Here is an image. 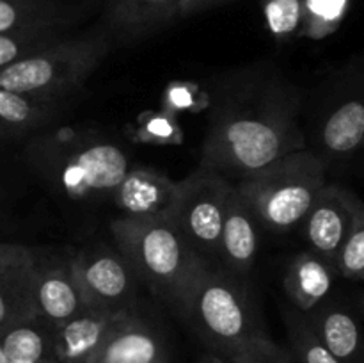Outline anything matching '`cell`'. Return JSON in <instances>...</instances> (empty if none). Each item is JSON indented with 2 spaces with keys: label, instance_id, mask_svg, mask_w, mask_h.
<instances>
[{
  "label": "cell",
  "instance_id": "cell-1",
  "mask_svg": "<svg viewBox=\"0 0 364 363\" xmlns=\"http://www.w3.org/2000/svg\"><path fill=\"white\" fill-rule=\"evenodd\" d=\"M299 103L297 89L281 75L251 70L228 80L215 96L201 166L242 178L306 148Z\"/></svg>",
  "mask_w": 364,
  "mask_h": 363
},
{
  "label": "cell",
  "instance_id": "cell-2",
  "mask_svg": "<svg viewBox=\"0 0 364 363\" xmlns=\"http://www.w3.org/2000/svg\"><path fill=\"white\" fill-rule=\"evenodd\" d=\"M121 256L149 290L178 313L196 278L208 263L188 246L167 217H121L110 224Z\"/></svg>",
  "mask_w": 364,
  "mask_h": 363
},
{
  "label": "cell",
  "instance_id": "cell-3",
  "mask_svg": "<svg viewBox=\"0 0 364 363\" xmlns=\"http://www.w3.org/2000/svg\"><path fill=\"white\" fill-rule=\"evenodd\" d=\"M112 46L107 31L64 36L53 45L0 68V89L43 102H63L84 88Z\"/></svg>",
  "mask_w": 364,
  "mask_h": 363
},
{
  "label": "cell",
  "instance_id": "cell-4",
  "mask_svg": "<svg viewBox=\"0 0 364 363\" xmlns=\"http://www.w3.org/2000/svg\"><path fill=\"white\" fill-rule=\"evenodd\" d=\"M326 185V164L306 148L249 173L235 185L256 223L272 231H288L304 221Z\"/></svg>",
  "mask_w": 364,
  "mask_h": 363
},
{
  "label": "cell",
  "instance_id": "cell-5",
  "mask_svg": "<svg viewBox=\"0 0 364 363\" xmlns=\"http://www.w3.org/2000/svg\"><path fill=\"white\" fill-rule=\"evenodd\" d=\"M31 159L55 189L73 199H103L127 177L121 148L95 135L43 137L31 146Z\"/></svg>",
  "mask_w": 364,
  "mask_h": 363
},
{
  "label": "cell",
  "instance_id": "cell-6",
  "mask_svg": "<svg viewBox=\"0 0 364 363\" xmlns=\"http://www.w3.org/2000/svg\"><path fill=\"white\" fill-rule=\"evenodd\" d=\"M180 317L191 324L210 351L224 356L265 335L237 276L210 267L196 278Z\"/></svg>",
  "mask_w": 364,
  "mask_h": 363
},
{
  "label": "cell",
  "instance_id": "cell-7",
  "mask_svg": "<svg viewBox=\"0 0 364 363\" xmlns=\"http://www.w3.org/2000/svg\"><path fill=\"white\" fill-rule=\"evenodd\" d=\"M230 189L231 184L223 174L203 166L194 174L178 182L176 198L167 219L205 262L217 256L219 251Z\"/></svg>",
  "mask_w": 364,
  "mask_h": 363
},
{
  "label": "cell",
  "instance_id": "cell-8",
  "mask_svg": "<svg viewBox=\"0 0 364 363\" xmlns=\"http://www.w3.org/2000/svg\"><path fill=\"white\" fill-rule=\"evenodd\" d=\"M70 265L89 306L117 312L134 310L137 276L121 253L87 249L77 253Z\"/></svg>",
  "mask_w": 364,
  "mask_h": 363
},
{
  "label": "cell",
  "instance_id": "cell-9",
  "mask_svg": "<svg viewBox=\"0 0 364 363\" xmlns=\"http://www.w3.org/2000/svg\"><path fill=\"white\" fill-rule=\"evenodd\" d=\"M358 198L338 185H323L304 217V231L313 253L336 269L338 253L350 228Z\"/></svg>",
  "mask_w": 364,
  "mask_h": 363
},
{
  "label": "cell",
  "instance_id": "cell-10",
  "mask_svg": "<svg viewBox=\"0 0 364 363\" xmlns=\"http://www.w3.org/2000/svg\"><path fill=\"white\" fill-rule=\"evenodd\" d=\"M130 312V310H127ZM127 312L107 308L84 310L53 330V358L55 363H92L103 344Z\"/></svg>",
  "mask_w": 364,
  "mask_h": 363
},
{
  "label": "cell",
  "instance_id": "cell-11",
  "mask_svg": "<svg viewBox=\"0 0 364 363\" xmlns=\"http://www.w3.org/2000/svg\"><path fill=\"white\" fill-rule=\"evenodd\" d=\"M92 363H169V359L160 331L130 310L117 320Z\"/></svg>",
  "mask_w": 364,
  "mask_h": 363
},
{
  "label": "cell",
  "instance_id": "cell-12",
  "mask_svg": "<svg viewBox=\"0 0 364 363\" xmlns=\"http://www.w3.org/2000/svg\"><path fill=\"white\" fill-rule=\"evenodd\" d=\"M91 308L80 290L70 262L38 269L36 265L34 315L50 327H59Z\"/></svg>",
  "mask_w": 364,
  "mask_h": 363
},
{
  "label": "cell",
  "instance_id": "cell-13",
  "mask_svg": "<svg viewBox=\"0 0 364 363\" xmlns=\"http://www.w3.org/2000/svg\"><path fill=\"white\" fill-rule=\"evenodd\" d=\"M258 251V223L244 199L231 185L224 209L217 256L233 276H247L255 267Z\"/></svg>",
  "mask_w": 364,
  "mask_h": 363
},
{
  "label": "cell",
  "instance_id": "cell-14",
  "mask_svg": "<svg viewBox=\"0 0 364 363\" xmlns=\"http://www.w3.org/2000/svg\"><path fill=\"white\" fill-rule=\"evenodd\" d=\"M178 182L149 167L130 169L114 191L112 198L123 210V217L155 219L167 217L174 198Z\"/></svg>",
  "mask_w": 364,
  "mask_h": 363
},
{
  "label": "cell",
  "instance_id": "cell-15",
  "mask_svg": "<svg viewBox=\"0 0 364 363\" xmlns=\"http://www.w3.org/2000/svg\"><path fill=\"white\" fill-rule=\"evenodd\" d=\"M181 0H110L107 32L119 41H135L181 16Z\"/></svg>",
  "mask_w": 364,
  "mask_h": 363
},
{
  "label": "cell",
  "instance_id": "cell-16",
  "mask_svg": "<svg viewBox=\"0 0 364 363\" xmlns=\"http://www.w3.org/2000/svg\"><path fill=\"white\" fill-rule=\"evenodd\" d=\"M82 9L59 0H0V34L41 28L68 31Z\"/></svg>",
  "mask_w": 364,
  "mask_h": 363
},
{
  "label": "cell",
  "instance_id": "cell-17",
  "mask_svg": "<svg viewBox=\"0 0 364 363\" xmlns=\"http://www.w3.org/2000/svg\"><path fill=\"white\" fill-rule=\"evenodd\" d=\"M334 267L315 253H301L291 260L284 274V290L301 313L318 308L329 295Z\"/></svg>",
  "mask_w": 364,
  "mask_h": 363
},
{
  "label": "cell",
  "instance_id": "cell-18",
  "mask_svg": "<svg viewBox=\"0 0 364 363\" xmlns=\"http://www.w3.org/2000/svg\"><path fill=\"white\" fill-rule=\"evenodd\" d=\"M306 317L313 333L341 363H363V344L358 320L338 306L315 308Z\"/></svg>",
  "mask_w": 364,
  "mask_h": 363
},
{
  "label": "cell",
  "instance_id": "cell-19",
  "mask_svg": "<svg viewBox=\"0 0 364 363\" xmlns=\"http://www.w3.org/2000/svg\"><path fill=\"white\" fill-rule=\"evenodd\" d=\"M34 287L36 262L32 255L0 273V330L36 319Z\"/></svg>",
  "mask_w": 364,
  "mask_h": 363
},
{
  "label": "cell",
  "instance_id": "cell-20",
  "mask_svg": "<svg viewBox=\"0 0 364 363\" xmlns=\"http://www.w3.org/2000/svg\"><path fill=\"white\" fill-rule=\"evenodd\" d=\"M63 102H43L0 89V139L21 137L52 123Z\"/></svg>",
  "mask_w": 364,
  "mask_h": 363
},
{
  "label": "cell",
  "instance_id": "cell-21",
  "mask_svg": "<svg viewBox=\"0 0 364 363\" xmlns=\"http://www.w3.org/2000/svg\"><path fill=\"white\" fill-rule=\"evenodd\" d=\"M2 362H55L53 327L38 319L23 320L0 330Z\"/></svg>",
  "mask_w": 364,
  "mask_h": 363
},
{
  "label": "cell",
  "instance_id": "cell-22",
  "mask_svg": "<svg viewBox=\"0 0 364 363\" xmlns=\"http://www.w3.org/2000/svg\"><path fill=\"white\" fill-rule=\"evenodd\" d=\"M364 137V105L359 98L341 102L326 117L320 132L323 148L333 155H350Z\"/></svg>",
  "mask_w": 364,
  "mask_h": 363
},
{
  "label": "cell",
  "instance_id": "cell-23",
  "mask_svg": "<svg viewBox=\"0 0 364 363\" xmlns=\"http://www.w3.org/2000/svg\"><path fill=\"white\" fill-rule=\"evenodd\" d=\"M352 0H304L301 36L323 39L338 31L350 11Z\"/></svg>",
  "mask_w": 364,
  "mask_h": 363
},
{
  "label": "cell",
  "instance_id": "cell-24",
  "mask_svg": "<svg viewBox=\"0 0 364 363\" xmlns=\"http://www.w3.org/2000/svg\"><path fill=\"white\" fill-rule=\"evenodd\" d=\"M284 324H287L288 338L291 349L301 363H341L336 356L331 354L326 345L313 333L311 326L301 312L287 310L284 312Z\"/></svg>",
  "mask_w": 364,
  "mask_h": 363
},
{
  "label": "cell",
  "instance_id": "cell-25",
  "mask_svg": "<svg viewBox=\"0 0 364 363\" xmlns=\"http://www.w3.org/2000/svg\"><path fill=\"white\" fill-rule=\"evenodd\" d=\"M66 31L59 28H41V31H23L0 34V68L9 66L16 60L25 59L46 46L63 39Z\"/></svg>",
  "mask_w": 364,
  "mask_h": 363
},
{
  "label": "cell",
  "instance_id": "cell-26",
  "mask_svg": "<svg viewBox=\"0 0 364 363\" xmlns=\"http://www.w3.org/2000/svg\"><path fill=\"white\" fill-rule=\"evenodd\" d=\"M336 270L348 280H363L364 274V209L358 199L352 212L350 228L336 260Z\"/></svg>",
  "mask_w": 364,
  "mask_h": 363
},
{
  "label": "cell",
  "instance_id": "cell-27",
  "mask_svg": "<svg viewBox=\"0 0 364 363\" xmlns=\"http://www.w3.org/2000/svg\"><path fill=\"white\" fill-rule=\"evenodd\" d=\"M262 7L267 27L277 41L301 36L304 0H262Z\"/></svg>",
  "mask_w": 364,
  "mask_h": 363
},
{
  "label": "cell",
  "instance_id": "cell-28",
  "mask_svg": "<svg viewBox=\"0 0 364 363\" xmlns=\"http://www.w3.org/2000/svg\"><path fill=\"white\" fill-rule=\"evenodd\" d=\"M238 351L245 356L249 363H294L291 356L279 345L274 344L267 335L255 338Z\"/></svg>",
  "mask_w": 364,
  "mask_h": 363
},
{
  "label": "cell",
  "instance_id": "cell-29",
  "mask_svg": "<svg viewBox=\"0 0 364 363\" xmlns=\"http://www.w3.org/2000/svg\"><path fill=\"white\" fill-rule=\"evenodd\" d=\"M233 0H181L180 4V13L181 16H188V14L201 13V11L213 9V7L224 6Z\"/></svg>",
  "mask_w": 364,
  "mask_h": 363
},
{
  "label": "cell",
  "instance_id": "cell-30",
  "mask_svg": "<svg viewBox=\"0 0 364 363\" xmlns=\"http://www.w3.org/2000/svg\"><path fill=\"white\" fill-rule=\"evenodd\" d=\"M31 255L32 253L28 251L25 246L0 242V260H20V258H25V256H31Z\"/></svg>",
  "mask_w": 364,
  "mask_h": 363
},
{
  "label": "cell",
  "instance_id": "cell-31",
  "mask_svg": "<svg viewBox=\"0 0 364 363\" xmlns=\"http://www.w3.org/2000/svg\"><path fill=\"white\" fill-rule=\"evenodd\" d=\"M199 363H230V359H228V356L219 354V352L208 349V351L199 356Z\"/></svg>",
  "mask_w": 364,
  "mask_h": 363
},
{
  "label": "cell",
  "instance_id": "cell-32",
  "mask_svg": "<svg viewBox=\"0 0 364 363\" xmlns=\"http://www.w3.org/2000/svg\"><path fill=\"white\" fill-rule=\"evenodd\" d=\"M228 359H230V363H249L240 351H235L231 354H228Z\"/></svg>",
  "mask_w": 364,
  "mask_h": 363
},
{
  "label": "cell",
  "instance_id": "cell-33",
  "mask_svg": "<svg viewBox=\"0 0 364 363\" xmlns=\"http://www.w3.org/2000/svg\"><path fill=\"white\" fill-rule=\"evenodd\" d=\"M25 258H27V256H25ZM20 260H23V258H20ZM20 260H0V273H2V270H6L9 265H13L14 262H20Z\"/></svg>",
  "mask_w": 364,
  "mask_h": 363
},
{
  "label": "cell",
  "instance_id": "cell-34",
  "mask_svg": "<svg viewBox=\"0 0 364 363\" xmlns=\"http://www.w3.org/2000/svg\"><path fill=\"white\" fill-rule=\"evenodd\" d=\"M2 363H55V362L48 359V362H2Z\"/></svg>",
  "mask_w": 364,
  "mask_h": 363
},
{
  "label": "cell",
  "instance_id": "cell-35",
  "mask_svg": "<svg viewBox=\"0 0 364 363\" xmlns=\"http://www.w3.org/2000/svg\"><path fill=\"white\" fill-rule=\"evenodd\" d=\"M0 363H2V358H0Z\"/></svg>",
  "mask_w": 364,
  "mask_h": 363
}]
</instances>
